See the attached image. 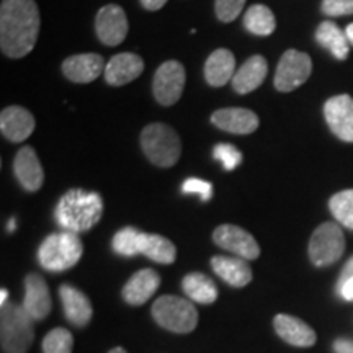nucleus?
I'll list each match as a JSON object with an SVG mask.
<instances>
[{
	"label": "nucleus",
	"mask_w": 353,
	"mask_h": 353,
	"mask_svg": "<svg viewBox=\"0 0 353 353\" xmlns=\"http://www.w3.org/2000/svg\"><path fill=\"white\" fill-rule=\"evenodd\" d=\"M159 285H161V276L156 270L144 268V270L136 272L123 288V298L131 306H141L149 301L154 293H156Z\"/></svg>",
	"instance_id": "obj_21"
},
{
	"label": "nucleus",
	"mask_w": 353,
	"mask_h": 353,
	"mask_svg": "<svg viewBox=\"0 0 353 353\" xmlns=\"http://www.w3.org/2000/svg\"><path fill=\"white\" fill-rule=\"evenodd\" d=\"M105 64L103 57L100 54H94V52H88V54H76L70 56L63 63V72L69 81L77 82V83H88L94 82L99 76L105 74Z\"/></svg>",
	"instance_id": "obj_14"
},
{
	"label": "nucleus",
	"mask_w": 353,
	"mask_h": 353,
	"mask_svg": "<svg viewBox=\"0 0 353 353\" xmlns=\"http://www.w3.org/2000/svg\"><path fill=\"white\" fill-rule=\"evenodd\" d=\"M245 6V0H216L214 10L216 17L224 23H231L241 15L242 8Z\"/></svg>",
	"instance_id": "obj_33"
},
{
	"label": "nucleus",
	"mask_w": 353,
	"mask_h": 353,
	"mask_svg": "<svg viewBox=\"0 0 353 353\" xmlns=\"http://www.w3.org/2000/svg\"><path fill=\"white\" fill-rule=\"evenodd\" d=\"M185 195H198L203 201H208L213 196V185L201 179H187L182 183Z\"/></svg>",
	"instance_id": "obj_34"
},
{
	"label": "nucleus",
	"mask_w": 353,
	"mask_h": 353,
	"mask_svg": "<svg viewBox=\"0 0 353 353\" xmlns=\"http://www.w3.org/2000/svg\"><path fill=\"white\" fill-rule=\"evenodd\" d=\"M139 2H141V6L145 8V10L156 12V10H161V8L165 6L167 0H139Z\"/></svg>",
	"instance_id": "obj_38"
},
{
	"label": "nucleus",
	"mask_w": 353,
	"mask_h": 353,
	"mask_svg": "<svg viewBox=\"0 0 353 353\" xmlns=\"http://www.w3.org/2000/svg\"><path fill=\"white\" fill-rule=\"evenodd\" d=\"M21 306L32 316L33 321H43L44 317L50 316L52 303L50 288H48L43 276L37 275V273H30L25 278V298Z\"/></svg>",
	"instance_id": "obj_13"
},
{
	"label": "nucleus",
	"mask_w": 353,
	"mask_h": 353,
	"mask_svg": "<svg viewBox=\"0 0 353 353\" xmlns=\"http://www.w3.org/2000/svg\"><path fill=\"white\" fill-rule=\"evenodd\" d=\"M244 26L249 33L257 34V37H268L275 32L276 20L273 12L267 6L257 3L252 6L244 15Z\"/></svg>",
	"instance_id": "obj_28"
},
{
	"label": "nucleus",
	"mask_w": 353,
	"mask_h": 353,
	"mask_svg": "<svg viewBox=\"0 0 353 353\" xmlns=\"http://www.w3.org/2000/svg\"><path fill=\"white\" fill-rule=\"evenodd\" d=\"M345 34H347V38H348V43H350L352 46H353V23H350V25L347 26Z\"/></svg>",
	"instance_id": "obj_40"
},
{
	"label": "nucleus",
	"mask_w": 353,
	"mask_h": 353,
	"mask_svg": "<svg viewBox=\"0 0 353 353\" xmlns=\"http://www.w3.org/2000/svg\"><path fill=\"white\" fill-rule=\"evenodd\" d=\"M182 288L185 291V294L195 303L211 304L218 299V288H216L214 281L211 280L210 276H206L205 273H188V275L183 278Z\"/></svg>",
	"instance_id": "obj_27"
},
{
	"label": "nucleus",
	"mask_w": 353,
	"mask_h": 353,
	"mask_svg": "<svg viewBox=\"0 0 353 353\" xmlns=\"http://www.w3.org/2000/svg\"><path fill=\"white\" fill-rule=\"evenodd\" d=\"M211 121L219 130L232 134H250L259 128V117L247 108H223L211 114Z\"/></svg>",
	"instance_id": "obj_17"
},
{
	"label": "nucleus",
	"mask_w": 353,
	"mask_h": 353,
	"mask_svg": "<svg viewBox=\"0 0 353 353\" xmlns=\"http://www.w3.org/2000/svg\"><path fill=\"white\" fill-rule=\"evenodd\" d=\"M185 68L179 61H167L156 70L152 82V92L156 100L164 107L176 103L183 94Z\"/></svg>",
	"instance_id": "obj_9"
},
{
	"label": "nucleus",
	"mask_w": 353,
	"mask_h": 353,
	"mask_svg": "<svg viewBox=\"0 0 353 353\" xmlns=\"http://www.w3.org/2000/svg\"><path fill=\"white\" fill-rule=\"evenodd\" d=\"M34 118L26 108L7 107L0 114V131L3 138L12 143H21L28 139L34 131Z\"/></svg>",
	"instance_id": "obj_16"
},
{
	"label": "nucleus",
	"mask_w": 353,
	"mask_h": 353,
	"mask_svg": "<svg viewBox=\"0 0 353 353\" xmlns=\"http://www.w3.org/2000/svg\"><path fill=\"white\" fill-rule=\"evenodd\" d=\"M83 254L81 237L76 232H54L43 241L38 249V260L50 272H64L72 268Z\"/></svg>",
	"instance_id": "obj_4"
},
{
	"label": "nucleus",
	"mask_w": 353,
	"mask_h": 353,
	"mask_svg": "<svg viewBox=\"0 0 353 353\" xmlns=\"http://www.w3.org/2000/svg\"><path fill=\"white\" fill-rule=\"evenodd\" d=\"M236 74V57L229 50H216L205 64V79L211 87H223L232 81Z\"/></svg>",
	"instance_id": "obj_24"
},
{
	"label": "nucleus",
	"mask_w": 353,
	"mask_h": 353,
	"mask_svg": "<svg viewBox=\"0 0 353 353\" xmlns=\"http://www.w3.org/2000/svg\"><path fill=\"white\" fill-rule=\"evenodd\" d=\"M138 254L145 255L148 259L157 263H174L176 259V249L172 241L159 234H148L141 231L138 241Z\"/></svg>",
	"instance_id": "obj_25"
},
{
	"label": "nucleus",
	"mask_w": 353,
	"mask_h": 353,
	"mask_svg": "<svg viewBox=\"0 0 353 353\" xmlns=\"http://www.w3.org/2000/svg\"><path fill=\"white\" fill-rule=\"evenodd\" d=\"M141 148L154 165L164 169L175 165L182 152L179 134L164 123H152L144 128L141 132Z\"/></svg>",
	"instance_id": "obj_5"
},
{
	"label": "nucleus",
	"mask_w": 353,
	"mask_h": 353,
	"mask_svg": "<svg viewBox=\"0 0 353 353\" xmlns=\"http://www.w3.org/2000/svg\"><path fill=\"white\" fill-rule=\"evenodd\" d=\"M211 267L221 280L226 281L228 285L242 288L252 281V268L241 257H224V255H216L211 259Z\"/></svg>",
	"instance_id": "obj_22"
},
{
	"label": "nucleus",
	"mask_w": 353,
	"mask_h": 353,
	"mask_svg": "<svg viewBox=\"0 0 353 353\" xmlns=\"http://www.w3.org/2000/svg\"><path fill=\"white\" fill-rule=\"evenodd\" d=\"M38 6L34 0H2L0 6V48L12 59L32 52L39 34Z\"/></svg>",
	"instance_id": "obj_1"
},
{
	"label": "nucleus",
	"mask_w": 353,
	"mask_h": 353,
	"mask_svg": "<svg viewBox=\"0 0 353 353\" xmlns=\"http://www.w3.org/2000/svg\"><path fill=\"white\" fill-rule=\"evenodd\" d=\"M335 353H353V341L350 339H337L334 342Z\"/></svg>",
	"instance_id": "obj_37"
},
{
	"label": "nucleus",
	"mask_w": 353,
	"mask_h": 353,
	"mask_svg": "<svg viewBox=\"0 0 353 353\" xmlns=\"http://www.w3.org/2000/svg\"><path fill=\"white\" fill-rule=\"evenodd\" d=\"M268 65L263 56H252L234 74L232 87L237 94H250L262 85L267 77Z\"/></svg>",
	"instance_id": "obj_23"
},
{
	"label": "nucleus",
	"mask_w": 353,
	"mask_h": 353,
	"mask_svg": "<svg viewBox=\"0 0 353 353\" xmlns=\"http://www.w3.org/2000/svg\"><path fill=\"white\" fill-rule=\"evenodd\" d=\"M213 241L221 249L229 250L241 259L255 260L260 255V247L252 234L239 226H234V224H223V226L216 228Z\"/></svg>",
	"instance_id": "obj_10"
},
{
	"label": "nucleus",
	"mask_w": 353,
	"mask_h": 353,
	"mask_svg": "<svg viewBox=\"0 0 353 353\" xmlns=\"http://www.w3.org/2000/svg\"><path fill=\"white\" fill-rule=\"evenodd\" d=\"M144 70L143 57L132 52H120V54L113 56L107 63L105 68V79L110 85L121 87L125 83H130L138 79Z\"/></svg>",
	"instance_id": "obj_15"
},
{
	"label": "nucleus",
	"mask_w": 353,
	"mask_h": 353,
	"mask_svg": "<svg viewBox=\"0 0 353 353\" xmlns=\"http://www.w3.org/2000/svg\"><path fill=\"white\" fill-rule=\"evenodd\" d=\"M316 41L339 61H345L350 52V43H348L347 34L334 21H322L317 26Z\"/></svg>",
	"instance_id": "obj_26"
},
{
	"label": "nucleus",
	"mask_w": 353,
	"mask_h": 353,
	"mask_svg": "<svg viewBox=\"0 0 353 353\" xmlns=\"http://www.w3.org/2000/svg\"><path fill=\"white\" fill-rule=\"evenodd\" d=\"M345 252V237L339 224L324 223L312 232L309 241V259L316 267H329Z\"/></svg>",
	"instance_id": "obj_7"
},
{
	"label": "nucleus",
	"mask_w": 353,
	"mask_h": 353,
	"mask_svg": "<svg viewBox=\"0 0 353 353\" xmlns=\"http://www.w3.org/2000/svg\"><path fill=\"white\" fill-rule=\"evenodd\" d=\"M152 317L161 327L175 334H188L195 330L198 312L195 306L180 296L165 294L152 304Z\"/></svg>",
	"instance_id": "obj_6"
},
{
	"label": "nucleus",
	"mask_w": 353,
	"mask_h": 353,
	"mask_svg": "<svg viewBox=\"0 0 353 353\" xmlns=\"http://www.w3.org/2000/svg\"><path fill=\"white\" fill-rule=\"evenodd\" d=\"M74 339L68 329H52L43 339V353H72Z\"/></svg>",
	"instance_id": "obj_31"
},
{
	"label": "nucleus",
	"mask_w": 353,
	"mask_h": 353,
	"mask_svg": "<svg viewBox=\"0 0 353 353\" xmlns=\"http://www.w3.org/2000/svg\"><path fill=\"white\" fill-rule=\"evenodd\" d=\"M13 169H15V175L20 185L26 192H38L41 188L44 172L33 148L25 145V148L20 149L19 154L15 156Z\"/></svg>",
	"instance_id": "obj_18"
},
{
	"label": "nucleus",
	"mask_w": 353,
	"mask_h": 353,
	"mask_svg": "<svg viewBox=\"0 0 353 353\" xmlns=\"http://www.w3.org/2000/svg\"><path fill=\"white\" fill-rule=\"evenodd\" d=\"M103 213V201L95 192L69 190L56 206V219L64 231L85 232L99 223Z\"/></svg>",
	"instance_id": "obj_2"
},
{
	"label": "nucleus",
	"mask_w": 353,
	"mask_h": 353,
	"mask_svg": "<svg viewBox=\"0 0 353 353\" xmlns=\"http://www.w3.org/2000/svg\"><path fill=\"white\" fill-rule=\"evenodd\" d=\"M339 294H341L345 301H353V276L348 278L345 283L339 285Z\"/></svg>",
	"instance_id": "obj_36"
},
{
	"label": "nucleus",
	"mask_w": 353,
	"mask_h": 353,
	"mask_svg": "<svg viewBox=\"0 0 353 353\" xmlns=\"http://www.w3.org/2000/svg\"><path fill=\"white\" fill-rule=\"evenodd\" d=\"M324 117L330 131L339 139L353 143V99L350 95H337L325 101Z\"/></svg>",
	"instance_id": "obj_12"
},
{
	"label": "nucleus",
	"mask_w": 353,
	"mask_h": 353,
	"mask_svg": "<svg viewBox=\"0 0 353 353\" xmlns=\"http://www.w3.org/2000/svg\"><path fill=\"white\" fill-rule=\"evenodd\" d=\"M352 276H353V257H352L350 260H348L345 267H343L342 275H341V280H339V285L345 283V281L348 280V278H352Z\"/></svg>",
	"instance_id": "obj_39"
},
{
	"label": "nucleus",
	"mask_w": 353,
	"mask_h": 353,
	"mask_svg": "<svg viewBox=\"0 0 353 353\" xmlns=\"http://www.w3.org/2000/svg\"><path fill=\"white\" fill-rule=\"evenodd\" d=\"M214 159L223 164L226 170H234L242 164V152L232 144H218L214 148Z\"/></svg>",
	"instance_id": "obj_32"
},
{
	"label": "nucleus",
	"mask_w": 353,
	"mask_h": 353,
	"mask_svg": "<svg viewBox=\"0 0 353 353\" xmlns=\"http://www.w3.org/2000/svg\"><path fill=\"white\" fill-rule=\"evenodd\" d=\"M34 339L33 319L20 304L7 303L0 312V343L6 353H26Z\"/></svg>",
	"instance_id": "obj_3"
},
{
	"label": "nucleus",
	"mask_w": 353,
	"mask_h": 353,
	"mask_svg": "<svg viewBox=\"0 0 353 353\" xmlns=\"http://www.w3.org/2000/svg\"><path fill=\"white\" fill-rule=\"evenodd\" d=\"M59 296L63 301L64 314L70 324L77 325V327H85L94 314L92 303L87 294H83L76 286L63 285L59 288Z\"/></svg>",
	"instance_id": "obj_20"
},
{
	"label": "nucleus",
	"mask_w": 353,
	"mask_h": 353,
	"mask_svg": "<svg viewBox=\"0 0 353 353\" xmlns=\"http://www.w3.org/2000/svg\"><path fill=\"white\" fill-rule=\"evenodd\" d=\"M321 10L327 17L353 15V0H322Z\"/></svg>",
	"instance_id": "obj_35"
},
{
	"label": "nucleus",
	"mask_w": 353,
	"mask_h": 353,
	"mask_svg": "<svg viewBox=\"0 0 353 353\" xmlns=\"http://www.w3.org/2000/svg\"><path fill=\"white\" fill-rule=\"evenodd\" d=\"M108 353H128L125 348H121V347H117V348H112V350H110Z\"/></svg>",
	"instance_id": "obj_42"
},
{
	"label": "nucleus",
	"mask_w": 353,
	"mask_h": 353,
	"mask_svg": "<svg viewBox=\"0 0 353 353\" xmlns=\"http://www.w3.org/2000/svg\"><path fill=\"white\" fill-rule=\"evenodd\" d=\"M312 61L306 52L288 50L281 56L275 72V88L280 92H293L311 76Z\"/></svg>",
	"instance_id": "obj_8"
},
{
	"label": "nucleus",
	"mask_w": 353,
	"mask_h": 353,
	"mask_svg": "<svg viewBox=\"0 0 353 353\" xmlns=\"http://www.w3.org/2000/svg\"><path fill=\"white\" fill-rule=\"evenodd\" d=\"M97 37L107 46H118L128 34L126 13L117 3L101 7L95 19Z\"/></svg>",
	"instance_id": "obj_11"
},
{
	"label": "nucleus",
	"mask_w": 353,
	"mask_h": 353,
	"mask_svg": "<svg viewBox=\"0 0 353 353\" xmlns=\"http://www.w3.org/2000/svg\"><path fill=\"white\" fill-rule=\"evenodd\" d=\"M15 229V219H10V223H8V231H13Z\"/></svg>",
	"instance_id": "obj_43"
},
{
	"label": "nucleus",
	"mask_w": 353,
	"mask_h": 353,
	"mask_svg": "<svg viewBox=\"0 0 353 353\" xmlns=\"http://www.w3.org/2000/svg\"><path fill=\"white\" fill-rule=\"evenodd\" d=\"M7 299H8V291L2 290V298H0V304H2V306H6Z\"/></svg>",
	"instance_id": "obj_41"
},
{
	"label": "nucleus",
	"mask_w": 353,
	"mask_h": 353,
	"mask_svg": "<svg viewBox=\"0 0 353 353\" xmlns=\"http://www.w3.org/2000/svg\"><path fill=\"white\" fill-rule=\"evenodd\" d=\"M273 327L276 334L294 347H312L317 341L314 329L307 325L306 322L290 314H278L273 319Z\"/></svg>",
	"instance_id": "obj_19"
},
{
	"label": "nucleus",
	"mask_w": 353,
	"mask_h": 353,
	"mask_svg": "<svg viewBox=\"0 0 353 353\" xmlns=\"http://www.w3.org/2000/svg\"><path fill=\"white\" fill-rule=\"evenodd\" d=\"M330 213L334 218L348 229L353 231V190H343L335 193L329 201Z\"/></svg>",
	"instance_id": "obj_29"
},
{
	"label": "nucleus",
	"mask_w": 353,
	"mask_h": 353,
	"mask_svg": "<svg viewBox=\"0 0 353 353\" xmlns=\"http://www.w3.org/2000/svg\"><path fill=\"white\" fill-rule=\"evenodd\" d=\"M141 231L136 228H123L114 234L112 247L118 255L123 257H132L138 255V241Z\"/></svg>",
	"instance_id": "obj_30"
}]
</instances>
